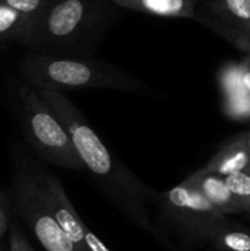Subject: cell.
Returning <instances> with one entry per match:
<instances>
[{
  "instance_id": "7",
  "label": "cell",
  "mask_w": 250,
  "mask_h": 251,
  "mask_svg": "<svg viewBox=\"0 0 250 251\" xmlns=\"http://www.w3.org/2000/svg\"><path fill=\"white\" fill-rule=\"evenodd\" d=\"M35 168L41 188L47 200V206L52 210L53 216L56 218L57 224L60 225L66 237L71 240V243L75 246L77 251H88L84 243L85 225L81 221L80 215L77 213L74 204L71 203L60 181L53 174L46 171L40 163H37Z\"/></svg>"
},
{
  "instance_id": "14",
  "label": "cell",
  "mask_w": 250,
  "mask_h": 251,
  "mask_svg": "<svg viewBox=\"0 0 250 251\" xmlns=\"http://www.w3.org/2000/svg\"><path fill=\"white\" fill-rule=\"evenodd\" d=\"M242 63L239 62H227L218 71V87L221 93V99L234 97L246 93L242 85Z\"/></svg>"
},
{
  "instance_id": "5",
  "label": "cell",
  "mask_w": 250,
  "mask_h": 251,
  "mask_svg": "<svg viewBox=\"0 0 250 251\" xmlns=\"http://www.w3.org/2000/svg\"><path fill=\"white\" fill-rule=\"evenodd\" d=\"M16 106L25 138L41 159L65 169H84L63 125L32 85L16 87Z\"/></svg>"
},
{
  "instance_id": "21",
  "label": "cell",
  "mask_w": 250,
  "mask_h": 251,
  "mask_svg": "<svg viewBox=\"0 0 250 251\" xmlns=\"http://www.w3.org/2000/svg\"><path fill=\"white\" fill-rule=\"evenodd\" d=\"M242 63V85L246 93H250V56L245 54V57L240 60Z\"/></svg>"
},
{
  "instance_id": "11",
  "label": "cell",
  "mask_w": 250,
  "mask_h": 251,
  "mask_svg": "<svg viewBox=\"0 0 250 251\" xmlns=\"http://www.w3.org/2000/svg\"><path fill=\"white\" fill-rule=\"evenodd\" d=\"M208 7L221 24L250 35V0H208Z\"/></svg>"
},
{
  "instance_id": "19",
  "label": "cell",
  "mask_w": 250,
  "mask_h": 251,
  "mask_svg": "<svg viewBox=\"0 0 250 251\" xmlns=\"http://www.w3.org/2000/svg\"><path fill=\"white\" fill-rule=\"evenodd\" d=\"M9 251H34L28 240L25 238L24 232L18 225H13L10 228L9 234Z\"/></svg>"
},
{
  "instance_id": "22",
  "label": "cell",
  "mask_w": 250,
  "mask_h": 251,
  "mask_svg": "<svg viewBox=\"0 0 250 251\" xmlns=\"http://www.w3.org/2000/svg\"><path fill=\"white\" fill-rule=\"evenodd\" d=\"M240 135H242V138H243V141H245L246 147L249 149V151H250V131H245V132H240Z\"/></svg>"
},
{
  "instance_id": "16",
  "label": "cell",
  "mask_w": 250,
  "mask_h": 251,
  "mask_svg": "<svg viewBox=\"0 0 250 251\" xmlns=\"http://www.w3.org/2000/svg\"><path fill=\"white\" fill-rule=\"evenodd\" d=\"M227 187L240 203L243 212L250 213V172H239L224 178Z\"/></svg>"
},
{
  "instance_id": "6",
  "label": "cell",
  "mask_w": 250,
  "mask_h": 251,
  "mask_svg": "<svg viewBox=\"0 0 250 251\" xmlns=\"http://www.w3.org/2000/svg\"><path fill=\"white\" fill-rule=\"evenodd\" d=\"M161 197L164 209L174 221L202 237L212 226L225 221L222 212L212 206L196 188L184 182L162 193Z\"/></svg>"
},
{
  "instance_id": "10",
  "label": "cell",
  "mask_w": 250,
  "mask_h": 251,
  "mask_svg": "<svg viewBox=\"0 0 250 251\" xmlns=\"http://www.w3.org/2000/svg\"><path fill=\"white\" fill-rule=\"evenodd\" d=\"M119 9L165 18H194L196 0H108Z\"/></svg>"
},
{
  "instance_id": "13",
  "label": "cell",
  "mask_w": 250,
  "mask_h": 251,
  "mask_svg": "<svg viewBox=\"0 0 250 251\" xmlns=\"http://www.w3.org/2000/svg\"><path fill=\"white\" fill-rule=\"evenodd\" d=\"M32 19L0 3V41H16L21 44Z\"/></svg>"
},
{
  "instance_id": "9",
  "label": "cell",
  "mask_w": 250,
  "mask_h": 251,
  "mask_svg": "<svg viewBox=\"0 0 250 251\" xmlns=\"http://www.w3.org/2000/svg\"><path fill=\"white\" fill-rule=\"evenodd\" d=\"M200 169L222 178L239 172H250V151L242 135L237 134L228 138L222 147L211 157V160Z\"/></svg>"
},
{
  "instance_id": "8",
  "label": "cell",
  "mask_w": 250,
  "mask_h": 251,
  "mask_svg": "<svg viewBox=\"0 0 250 251\" xmlns=\"http://www.w3.org/2000/svg\"><path fill=\"white\" fill-rule=\"evenodd\" d=\"M183 182L196 188L212 206H215L225 216L243 212L240 203L236 200V197L227 187L225 179L220 175L197 169Z\"/></svg>"
},
{
  "instance_id": "17",
  "label": "cell",
  "mask_w": 250,
  "mask_h": 251,
  "mask_svg": "<svg viewBox=\"0 0 250 251\" xmlns=\"http://www.w3.org/2000/svg\"><path fill=\"white\" fill-rule=\"evenodd\" d=\"M205 24L211 25L215 31H218L222 37H225L228 41H231L239 50H242L245 54H249L250 56V35L248 34H243L237 29H233L218 21H208V19H203Z\"/></svg>"
},
{
  "instance_id": "15",
  "label": "cell",
  "mask_w": 250,
  "mask_h": 251,
  "mask_svg": "<svg viewBox=\"0 0 250 251\" xmlns=\"http://www.w3.org/2000/svg\"><path fill=\"white\" fill-rule=\"evenodd\" d=\"M222 113L236 122H250V93L221 99Z\"/></svg>"
},
{
  "instance_id": "1",
  "label": "cell",
  "mask_w": 250,
  "mask_h": 251,
  "mask_svg": "<svg viewBox=\"0 0 250 251\" xmlns=\"http://www.w3.org/2000/svg\"><path fill=\"white\" fill-rule=\"evenodd\" d=\"M37 93L63 125L84 169L90 172L97 185L131 222L158 235L147 210V200L152 191L144 182L111 153L85 116L62 91L40 88Z\"/></svg>"
},
{
  "instance_id": "12",
  "label": "cell",
  "mask_w": 250,
  "mask_h": 251,
  "mask_svg": "<svg viewBox=\"0 0 250 251\" xmlns=\"http://www.w3.org/2000/svg\"><path fill=\"white\" fill-rule=\"evenodd\" d=\"M205 238L211 240L221 251H250V231L233 229L225 225V221L212 226Z\"/></svg>"
},
{
  "instance_id": "20",
  "label": "cell",
  "mask_w": 250,
  "mask_h": 251,
  "mask_svg": "<svg viewBox=\"0 0 250 251\" xmlns=\"http://www.w3.org/2000/svg\"><path fill=\"white\" fill-rule=\"evenodd\" d=\"M9 212H10V201L7 196L0 191V237L9 226Z\"/></svg>"
},
{
  "instance_id": "2",
  "label": "cell",
  "mask_w": 250,
  "mask_h": 251,
  "mask_svg": "<svg viewBox=\"0 0 250 251\" xmlns=\"http://www.w3.org/2000/svg\"><path fill=\"white\" fill-rule=\"evenodd\" d=\"M115 7L108 0H50L21 44L44 54L90 57L113 21Z\"/></svg>"
},
{
  "instance_id": "3",
  "label": "cell",
  "mask_w": 250,
  "mask_h": 251,
  "mask_svg": "<svg viewBox=\"0 0 250 251\" xmlns=\"http://www.w3.org/2000/svg\"><path fill=\"white\" fill-rule=\"evenodd\" d=\"M21 74L34 88L85 90L108 88L134 94H147L149 87L131 72L93 57L27 53L19 63Z\"/></svg>"
},
{
  "instance_id": "4",
  "label": "cell",
  "mask_w": 250,
  "mask_h": 251,
  "mask_svg": "<svg viewBox=\"0 0 250 251\" xmlns=\"http://www.w3.org/2000/svg\"><path fill=\"white\" fill-rule=\"evenodd\" d=\"M37 162L25 151L12 154L13 207L25 221L46 251H77L47 206L44 191L37 175Z\"/></svg>"
},
{
  "instance_id": "18",
  "label": "cell",
  "mask_w": 250,
  "mask_h": 251,
  "mask_svg": "<svg viewBox=\"0 0 250 251\" xmlns=\"http://www.w3.org/2000/svg\"><path fill=\"white\" fill-rule=\"evenodd\" d=\"M50 0H0L1 4L31 18L32 21L40 16Z\"/></svg>"
}]
</instances>
